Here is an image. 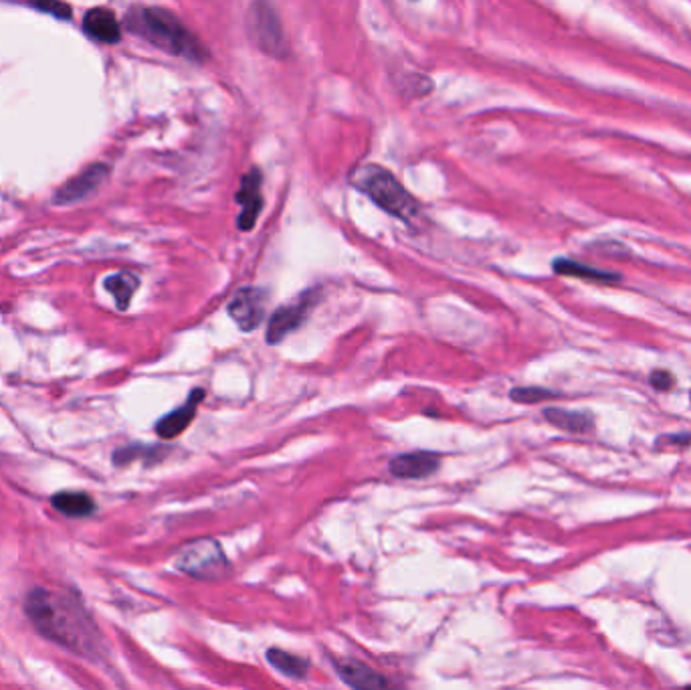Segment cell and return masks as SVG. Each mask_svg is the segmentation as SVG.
I'll list each match as a JSON object with an SVG mask.
<instances>
[{
	"mask_svg": "<svg viewBox=\"0 0 691 690\" xmlns=\"http://www.w3.org/2000/svg\"><path fill=\"white\" fill-rule=\"evenodd\" d=\"M24 613L37 632L79 656L99 652L101 638L88 610L73 595L37 587L24 600Z\"/></svg>",
	"mask_w": 691,
	"mask_h": 690,
	"instance_id": "1",
	"label": "cell"
},
{
	"mask_svg": "<svg viewBox=\"0 0 691 690\" xmlns=\"http://www.w3.org/2000/svg\"><path fill=\"white\" fill-rule=\"evenodd\" d=\"M130 31L144 37L162 51L190 59L195 63L207 61V49L192 33L179 21V16L158 6H138L125 19Z\"/></svg>",
	"mask_w": 691,
	"mask_h": 690,
	"instance_id": "2",
	"label": "cell"
},
{
	"mask_svg": "<svg viewBox=\"0 0 691 690\" xmlns=\"http://www.w3.org/2000/svg\"><path fill=\"white\" fill-rule=\"evenodd\" d=\"M350 182L364 192L382 211L410 223L420 211L419 200L402 187L396 176L378 164H362L350 174Z\"/></svg>",
	"mask_w": 691,
	"mask_h": 690,
	"instance_id": "3",
	"label": "cell"
},
{
	"mask_svg": "<svg viewBox=\"0 0 691 690\" xmlns=\"http://www.w3.org/2000/svg\"><path fill=\"white\" fill-rule=\"evenodd\" d=\"M174 565L182 573L197 579H221L231 569L223 546L213 538H200V541L184 545L176 555Z\"/></svg>",
	"mask_w": 691,
	"mask_h": 690,
	"instance_id": "4",
	"label": "cell"
},
{
	"mask_svg": "<svg viewBox=\"0 0 691 690\" xmlns=\"http://www.w3.org/2000/svg\"><path fill=\"white\" fill-rule=\"evenodd\" d=\"M247 24L251 37L261 51L269 57L281 59L288 53V43H285L283 27L277 13L265 3H255L249 8Z\"/></svg>",
	"mask_w": 691,
	"mask_h": 690,
	"instance_id": "5",
	"label": "cell"
},
{
	"mask_svg": "<svg viewBox=\"0 0 691 690\" xmlns=\"http://www.w3.org/2000/svg\"><path fill=\"white\" fill-rule=\"evenodd\" d=\"M316 298H318V290H308L303 292L299 298L277 310V312L269 318L267 342L277 344L281 342L285 336H290L293 331H298V328L306 322L311 308H314Z\"/></svg>",
	"mask_w": 691,
	"mask_h": 690,
	"instance_id": "6",
	"label": "cell"
},
{
	"mask_svg": "<svg viewBox=\"0 0 691 690\" xmlns=\"http://www.w3.org/2000/svg\"><path fill=\"white\" fill-rule=\"evenodd\" d=\"M267 292L261 288H241L229 302V314L241 331L251 332L265 318Z\"/></svg>",
	"mask_w": 691,
	"mask_h": 690,
	"instance_id": "7",
	"label": "cell"
},
{
	"mask_svg": "<svg viewBox=\"0 0 691 690\" xmlns=\"http://www.w3.org/2000/svg\"><path fill=\"white\" fill-rule=\"evenodd\" d=\"M261 182H263V176H261L259 168H251V171L243 176L241 189L237 191V203L243 207V211L237 219L241 231H251L257 223L261 209H263Z\"/></svg>",
	"mask_w": 691,
	"mask_h": 690,
	"instance_id": "8",
	"label": "cell"
},
{
	"mask_svg": "<svg viewBox=\"0 0 691 690\" xmlns=\"http://www.w3.org/2000/svg\"><path fill=\"white\" fill-rule=\"evenodd\" d=\"M107 174H109V168L106 164L96 163V164L88 166L81 174H78L75 179H71L69 182L63 184V187L57 191L55 203L69 205V203H75V200H81V199L89 197L91 192H96L101 184H104V181L107 179Z\"/></svg>",
	"mask_w": 691,
	"mask_h": 690,
	"instance_id": "9",
	"label": "cell"
},
{
	"mask_svg": "<svg viewBox=\"0 0 691 690\" xmlns=\"http://www.w3.org/2000/svg\"><path fill=\"white\" fill-rule=\"evenodd\" d=\"M336 672L354 690H392L391 680L358 660H336Z\"/></svg>",
	"mask_w": 691,
	"mask_h": 690,
	"instance_id": "10",
	"label": "cell"
},
{
	"mask_svg": "<svg viewBox=\"0 0 691 690\" xmlns=\"http://www.w3.org/2000/svg\"><path fill=\"white\" fill-rule=\"evenodd\" d=\"M441 466V458L433 452L401 453L391 460V472L402 480H420L433 476Z\"/></svg>",
	"mask_w": 691,
	"mask_h": 690,
	"instance_id": "11",
	"label": "cell"
},
{
	"mask_svg": "<svg viewBox=\"0 0 691 690\" xmlns=\"http://www.w3.org/2000/svg\"><path fill=\"white\" fill-rule=\"evenodd\" d=\"M202 399H205V389L192 391L187 403H182L179 409L170 411V414L160 419L156 424V434L162 437V440H174V437H179L184 429H189V425L192 424Z\"/></svg>",
	"mask_w": 691,
	"mask_h": 690,
	"instance_id": "12",
	"label": "cell"
},
{
	"mask_svg": "<svg viewBox=\"0 0 691 690\" xmlns=\"http://www.w3.org/2000/svg\"><path fill=\"white\" fill-rule=\"evenodd\" d=\"M88 37L99 41V43H117L122 39V27L117 23L115 14L107 8H94L86 14L83 21Z\"/></svg>",
	"mask_w": 691,
	"mask_h": 690,
	"instance_id": "13",
	"label": "cell"
},
{
	"mask_svg": "<svg viewBox=\"0 0 691 690\" xmlns=\"http://www.w3.org/2000/svg\"><path fill=\"white\" fill-rule=\"evenodd\" d=\"M544 417L548 419V424H552L554 427L564 429V432H570V434L591 432L594 424L593 415L583 414V411H568L560 407H548L544 411Z\"/></svg>",
	"mask_w": 691,
	"mask_h": 690,
	"instance_id": "14",
	"label": "cell"
},
{
	"mask_svg": "<svg viewBox=\"0 0 691 690\" xmlns=\"http://www.w3.org/2000/svg\"><path fill=\"white\" fill-rule=\"evenodd\" d=\"M51 504L69 518H83L94 515L96 502L86 492H59L53 496Z\"/></svg>",
	"mask_w": 691,
	"mask_h": 690,
	"instance_id": "15",
	"label": "cell"
},
{
	"mask_svg": "<svg viewBox=\"0 0 691 690\" xmlns=\"http://www.w3.org/2000/svg\"><path fill=\"white\" fill-rule=\"evenodd\" d=\"M138 285H140V277L132 272L114 274L106 280V290L112 294L120 310H128L134 294H136L138 290Z\"/></svg>",
	"mask_w": 691,
	"mask_h": 690,
	"instance_id": "16",
	"label": "cell"
},
{
	"mask_svg": "<svg viewBox=\"0 0 691 690\" xmlns=\"http://www.w3.org/2000/svg\"><path fill=\"white\" fill-rule=\"evenodd\" d=\"M267 660L273 668L280 670L281 675L291 676V678H303L309 670V662L306 658L285 652L281 650V648H272V650H267Z\"/></svg>",
	"mask_w": 691,
	"mask_h": 690,
	"instance_id": "17",
	"label": "cell"
},
{
	"mask_svg": "<svg viewBox=\"0 0 691 690\" xmlns=\"http://www.w3.org/2000/svg\"><path fill=\"white\" fill-rule=\"evenodd\" d=\"M554 272L560 274V275H567V277H580V280H591V282H617L619 280L617 274L603 272V269L572 262V259H556Z\"/></svg>",
	"mask_w": 691,
	"mask_h": 690,
	"instance_id": "18",
	"label": "cell"
},
{
	"mask_svg": "<svg viewBox=\"0 0 691 690\" xmlns=\"http://www.w3.org/2000/svg\"><path fill=\"white\" fill-rule=\"evenodd\" d=\"M510 397H511V401H516V403H524V406H534V403H540V401H548V399L558 397V393L542 389V387H516V389L510 393Z\"/></svg>",
	"mask_w": 691,
	"mask_h": 690,
	"instance_id": "19",
	"label": "cell"
},
{
	"mask_svg": "<svg viewBox=\"0 0 691 690\" xmlns=\"http://www.w3.org/2000/svg\"><path fill=\"white\" fill-rule=\"evenodd\" d=\"M156 453H158V456H162L164 450L148 448V445H130V448L117 450L114 460H115V464H128V462H134L136 458H146V456L154 458Z\"/></svg>",
	"mask_w": 691,
	"mask_h": 690,
	"instance_id": "20",
	"label": "cell"
},
{
	"mask_svg": "<svg viewBox=\"0 0 691 690\" xmlns=\"http://www.w3.org/2000/svg\"><path fill=\"white\" fill-rule=\"evenodd\" d=\"M32 6H35L37 11L55 14L57 19H65V21L71 19V8L67 5H61V3H35Z\"/></svg>",
	"mask_w": 691,
	"mask_h": 690,
	"instance_id": "21",
	"label": "cell"
},
{
	"mask_svg": "<svg viewBox=\"0 0 691 690\" xmlns=\"http://www.w3.org/2000/svg\"><path fill=\"white\" fill-rule=\"evenodd\" d=\"M651 385L657 391H669L673 387V377L668 371H655L651 375Z\"/></svg>",
	"mask_w": 691,
	"mask_h": 690,
	"instance_id": "22",
	"label": "cell"
},
{
	"mask_svg": "<svg viewBox=\"0 0 691 690\" xmlns=\"http://www.w3.org/2000/svg\"><path fill=\"white\" fill-rule=\"evenodd\" d=\"M686 690H691V686H687V688H686Z\"/></svg>",
	"mask_w": 691,
	"mask_h": 690,
	"instance_id": "23",
	"label": "cell"
}]
</instances>
